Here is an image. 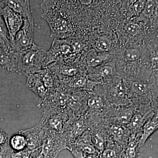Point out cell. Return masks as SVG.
<instances>
[{"mask_svg":"<svg viewBox=\"0 0 158 158\" xmlns=\"http://www.w3.org/2000/svg\"><path fill=\"white\" fill-rule=\"evenodd\" d=\"M19 52L5 50L0 49V71L9 76H15L20 74L18 62Z\"/></svg>","mask_w":158,"mask_h":158,"instance_id":"obj_19","label":"cell"},{"mask_svg":"<svg viewBox=\"0 0 158 158\" xmlns=\"http://www.w3.org/2000/svg\"><path fill=\"white\" fill-rule=\"evenodd\" d=\"M136 108V106L131 104L118 106L112 105L105 115L106 123L127 127L135 113Z\"/></svg>","mask_w":158,"mask_h":158,"instance_id":"obj_10","label":"cell"},{"mask_svg":"<svg viewBox=\"0 0 158 158\" xmlns=\"http://www.w3.org/2000/svg\"><path fill=\"white\" fill-rule=\"evenodd\" d=\"M0 13L8 30L11 44L15 35L22 27L23 18L5 5L0 9Z\"/></svg>","mask_w":158,"mask_h":158,"instance_id":"obj_17","label":"cell"},{"mask_svg":"<svg viewBox=\"0 0 158 158\" xmlns=\"http://www.w3.org/2000/svg\"><path fill=\"white\" fill-rule=\"evenodd\" d=\"M39 73L47 90V93L46 94L47 95L56 90L59 85L60 81L56 76L53 73L48 67L44 69Z\"/></svg>","mask_w":158,"mask_h":158,"instance_id":"obj_27","label":"cell"},{"mask_svg":"<svg viewBox=\"0 0 158 158\" xmlns=\"http://www.w3.org/2000/svg\"><path fill=\"white\" fill-rule=\"evenodd\" d=\"M151 106L155 113H158V83L150 84Z\"/></svg>","mask_w":158,"mask_h":158,"instance_id":"obj_33","label":"cell"},{"mask_svg":"<svg viewBox=\"0 0 158 158\" xmlns=\"http://www.w3.org/2000/svg\"><path fill=\"white\" fill-rule=\"evenodd\" d=\"M34 19H24L22 27L15 35L11 46L15 51L22 52L35 44L34 39Z\"/></svg>","mask_w":158,"mask_h":158,"instance_id":"obj_9","label":"cell"},{"mask_svg":"<svg viewBox=\"0 0 158 158\" xmlns=\"http://www.w3.org/2000/svg\"><path fill=\"white\" fill-rule=\"evenodd\" d=\"M5 158H9V156H8L6 155V157H5Z\"/></svg>","mask_w":158,"mask_h":158,"instance_id":"obj_42","label":"cell"},{"mask_svg":"<svg viewBox=\"0 0 158 158\" xmlns=\"http://www.w3.org/2000/svg\"><path fill=\"white\" fill-rule=\"evenodd\" d=\"M6 155L10 158H33L31 150L28 148L19 152H14L9 148L6 153Z\"/></svg>","mask_w":158,"mask_h":158,"instance_id":"obj_35","label":"cell"},{"mask_svg":"<svg viewBox=\"0 0 158 158\" xmlns=\"http://www.w3.org/2000/svg\"><path fill=\"white\" fill-rule=\"evenodd\" d=\"M89 93L84 90H72L70 92L65 108L69 119L85 116L87 111V102Z\"/></svg>","mask_w":158,"mask_h":158,"instance_id":"obj_8","label":"cell"},{"mask_svg":"<svg viewBox=\"0 0 158 158\" xmlns=\"http://www.w3.org/2000/svg\"><path fill=\"white\" fill-rule=\"evenodd\" d=\"M140 148L136 139L130 138L123 147L119 158H138Z\"/></svg>","mask_w":158,"mask_h":158,"instance_id":"obj_28","label":"cell"},{"mask_svg":"<svg viewBox=\"0 0 158 158\" xmlns=\"http://www.w3.org/2000/svg\"><path fill=\"white\" fill-rule=\"evenodd\" d=\"M148 53V78L150 84L158 83V37L154 34L146 40Z\"/></svg>","mask_w":158,"mask_h":158,"instance_id":"obj_16","label":"cell"},{"mask_svg":"<svg viewBox=\"0 0 158 158\" xmlns=\"http://www.w3.org/2000/svg\"><path fill=\"white\" fill-rule=\"evenodd\" d=\"M147 51V48H144L143 51L138 48H128L124 52V58L126 62L128 63H136L139 61L145 60L148 57L143 60H140Z\"/></svg>","mask_w":158,"mask_h":158,"instance_id":"obj_31","label":"cell"},{"mask_svg":"<svg viewBox=\"0 0 158 158\" xmlns=\"http://www.w3.org/2000/svg\"><path fill=\"white\" fill-rule=\"evenodd\" d=\"M2 146H0V150L1 149V148H2Z\"/></svg>","mask_w":158,"mask_h":158,"instance_id":"obj_43","label":"cell"},{"mask_svg":"<svg viewBox=\"0 0 158 158\" xmlns=\"http://www.w3.org/2000/svg\"><path fill=\"white\" fill-rule=\"evenodd\" d=\"M0 49L5 50H13L11 46V41H10L8 30L1 15V13H0Z\"/></svg>","mask_w":158,"mask_h":158,"instance_id":"obj_30","label":"cell"},{"mask_svg":"<svg viewBox=\"0 0 158 158\" xmlns=\"http://www.w3.org/2000/svg\"><path fill=\"white\" fill-rule=\"evenodd\" d=\"M105 126L110 140L115 144L123 147L129 141L131 134L127 127L108 124Z\"/></svg>","mask_w":158,"mask_h":158,"instance_id":"obj_21","label":"cell"},{"mask_svg":"<svg viewBox=\"0 0 158 158\" xmlns=\"http://www.w3.org/2000/svg\"><path fill=\"white\" fill-rule=\"evenodd\" d=\"M122 148L117 145L106 148L102 153L101 158H119Z\"/></svg>","mask_w":158,"mask_h":158,"instance_id":"obj_32","label":"cell"},{"mask_svg":"<svg viewBox=\"0 0 158 158\" xmlns=\"http://www.w3.org/2000/svg\"><path fill=\"white\" fill-rule=\"evenodd\" d=\"M118 0H43V9H52L59 11L63 17L73 23L90 17L99 10H105Z\"/></svg>","mask_w":158,"mask_h":158,"instance_id":"obj_1","label":"cell"},{"mask_svg":"<svg viewBox=\"0 0 158 158\" xmlns=\"http://www.w3.org/2000/svg\"><path fill=\"white\" fill-rule=\"evenodd\" d=\"M156 35L158 37V27L155 33Z\"/></svg>","mask_w":158,"mask_h":158,"instance_id":"obj_41","label":"cell"},{"mask_svg":"<svg viewBox=\"0 0 158 158\" xmlns=\"http://www.w3.org/2000/svg\"><path fill=\"white\" fill-rule=\"evenodd\" d=\"M41 17L46 21L51 30V37L54 39H70L74 34L73 24L60 13L52 9H43Z\"/></svg>","mask_w":158,"mask_h":158,"instance_id":"obj_3","label":"cell"},{"mask_svg":"<svg viewBox=\"0 0 158 158\" xmlns=\"http://www.w3.org/2000/svg\"><path fill=\"white\" fill-rule=\"evenodd\" d=\"M111 58L110 54L108 53L98 54L95 51H89L85 55L84 60L87 69L95 67L96 66L106 63Z\"/></svg>","mask_w":158,"mask_h":158,"instance_id":"obj_26","label":"cell"},{"mask_svg":"<svg viewBox=\"0 0 158 158\" xmlns=\"http://www.w3.org/2000/svg\"><path fill=\"white\" fill-rule=\"evenodd\" d=\"M8 144L9 148L14 152H19L27 148L25 137L19 132L9 137Z\"/></svg>","mask_w":158,"mask_h":158,"instance_id":"obj_29","label":"cell"},{"mask_svg":"<svg viewBox=\"0 0 158 158\" xmlns=\"http://www.w3.org/2000/svg\"><path fill=\"white\" fill-rule=\"evenodd\" d=\"M26 86L41 100L44 98L47 93V90L39 72L27 77Z\"/></svg>","mask_w":158,"mask_h":158,"instance_id":"obj_23","label":"cell"},{"mask_svg":"<svg viewBox=\"0 0 158 158\" xmlns=\"http://www.w3.org/2000/svg\"><path fill=\"white\" fill-rule=\"evenodd\" d=\"M102 153L98 152L90 154L84 155L78 158H101Z\"/></svg>","mask_w":158,"mask_h":158,"instance_id":"obj_39","label":"cell"},{"mask_svg":"<svg viewBox=\"0 0 158 158\" xmlns=\"http://www.w3.org/2000/svg\"><path fill=\"white\" fill-rule=\"evenodd\" d=\"M124 78L131 104L136 107L151 105L150 84L138 78Z\"/></svg>","mask_w":158,"mask_h":158,"instance_id":"obj_5","label":"cell"},{"mask_svg":"<svg viewBox=\"0 0 158 158\" xmlns=\"http://www.w3.org/2000/svg\"><path fill=\"white\" fill-rule=\"evenodd\" d=\"M49 65L48 51L34 44L31 48L19 52L18 66L20 74L26 77L38 73Z\"/></svg>","mask_w":158,"mask_h":158,"instance_id":"obj_2","label":"cell"},{"mask_svg":"<svg viewBox=\"0 0 158 158\" xmlns=\"http://www.w3.org/2000/svg\"></svg>","mask_w":158,"mask_h":158,"instance_id":"obj_44","label":"cell"},{"mask_svg":"<svg viewBox=\"0 0 158 158\" xmlns=\"http://www.w3.org/2000/svg\"><path fill=\"white\" fill-rule=\"evenodd\" d=\"M86 113L105 115L112 106L105 97L101 84L98 85L92 92H89Z\"/></svg>","mask_w":158,"mask_h":158,"instance_id":"obj_15","label":"cell"},{"mask_svg":"<svg viewBox=\"0 0 158 158\" xmlns=\"http://www.w3.org/2000/svg\"><path fill=\"white\" fill-rule=\"evenodd\" d=\"M155 114L151 105H143L136 107L129 123L127 125L131 132V138H133L141 132L146 122Z\"/></svg>","mask_w":158,"mask_h":158,"instance_id":"obj_14","label":"cell"},{"mask_svg":"<svg viewBox=\"0 0 158 158\" xmlns=\"http://www.w3.org/2000/svg\"><path fill=\"white\" fill-rule=\"evenodd\" d=\"M101 85L105 97L111 105L118 106L130 104L124 77L117 74Z\"/></svg>","mask_w":158,"mask_h":158,"instance_id":"obj_4","label":"cell"},{"mask_svg":"<svg viewBox=\"0 0 158 158\" xmlns=\"http://www.w3.org/2000/svg\"><path fill=\"white\" fill-rule=\"evenodd\" d=\"M48 54L49 65L56 62L70 65L77 62L71 45V39H54Z\"/></svg>","mask_w":158,"mask_h":158,"instance_id":"obj_6","label":"cell"},{"mask_svg":"<svg viewBox=\"0 0 158 158\" xmlns=\"http://www.w3.org/2000/svg\"><path fill=\"white\" fill-rule=\"evenodd\" d=\"M87 130L88 127L84 116L69 118L64 125L62 133L67 149L70 150L77 139Z\"/></svg>","mask_w":158,"mask_h":158,"instance_id":"obj_11","label":"cell"},{"mask_svg":"<svg viewBox=\"0 0 158 158\" xmlns=\"http://www.w3.org/2000/svg\"><path fill=\"white\" fill-rule=\"evenodd\" d=\"M64 149L67 148L63 134L47 130L38 158H56Z\"/></svg>","mask_w":158,"mask_h":158,"instance_id":"obj_7","label":"cell"},{"mask_svg":"<svg viewBox=\"0 0 158 158\" xmlns=\"http://www.w3.org/2000/svg\"><path fill=\"white\" fill-rule=\"evenodd\" d=\"M68 119L65 110L46 109L42 110V117L39 123L46 130L62 133L64 125Z\"/></svg>","mask_w":158,"mask_h":158,"instance_id":"obj_12","label":"cell"},{"mask_svg":"<svg viewBox=\"0 0 158 158\" xmlns=\"http://www.w3.org/2000/svg\"><path fill=\"white\" fill-rule=\"evenodd\" d=\"M9 148L8 142L5 145H3L1 149L0 150V158H5L6 157V153Z\"/></svg>","mask_w":158,"mask_h":158,"instance_id":"obj_38","label":"cell"},{"mask_svg":"<svg viewBox=\"0 0 158 158\" xmlns=\"http://www.w3.org/2000/svg\"><path fill=\"white\" fill-rule=\"evenodd\" d=\"M118 74L114 62H106L104 64L87 69L86 75L88 78L103 84L113 78Z\"/></svg>","mask_w":158,"mask_h":158,"instance_id":"obj_18","label":"cell"},{"mask_svg":"<svg viewBox=\"0 0 158 158\" xmlns=\"http://www.w3.org/2000/svg\"><path fill=\"white\" fill-rule=\"evenodd\" d=\"M4 4L22 15L24 19H34L30 0H4Z\"/></svg>","mask_w":158,"mask_h":158,"instance_id":"obj_24","label":"cell"},{"mask_svg":"<svg viewBox=\"0 0 158 158\" xmlns=\"http://www.w3.org/2000/svg\"><path fill=\"white\" fill-rule=\"evenodd\" d=\"M9 136L2 129H0V146H3L8 142Z\"/></svg>","mask_w":158,"mask_h":158,"instance_id":"obj_37","label":"cell"},{"mask_svg":"<svg viewBox=\"0 0 158 158\" xmlns=\"http://www.w3.org/2000/svg\"><path fill=\"white\" fill-rule=\"evenodd\" d=\"M4 0H0V8L4 6Z\"/></svg>","mask_w":158,"mask_h":158,"instance_id":"obj_40","label":"cell"},{"mask_svg":"<svg viewBox=\"0 0 158 158\" xmlns=\"http://www.w3.org/2000/svg\"><path fill=\"white\" fill-rule=\"evenodd\" d=\"M95 46L99 50L107 52L110 50L112 46V41L108 37L102 36L96 40Z\"/></svg>","mask_w":158,"mask_h":158,"instance_id":"obj_34","label":"cell"},{"mask_svg":"<svg viewBox=\"0 0 158 158\" xmlns=\"http://www.w3.org/2000/svg\"><path fill=\"white\" fill-rule=\"evenodd\" d=\"M48 67L56 76L59 81L63 83H66L77 77L86 74L87 70L86 67L70 65L61 62H53Z\"/></svg>","mask_w":158,"mask_h":158,"instance_id":"obj_13","label":"cell"},{"mask_svg":"<svg viewBox=\"0 0 158 158\" xmlns=\"http://www.w3.org/2000/svg\"><path fill=\"white\" fill-rule=\"evenodd\" d=\"M125 30L128 34L134 37L141 33V27L137 23L130 22L125 26Z\"/></svg>","mask_w":158,"mask_h":158,"instance_id":"obj_36","label":"cell"},{"mask_svg":"<svg viewBox=\"0 0 158 158\" xmlns=\"http://www.w3.org/2000/svg\"><path fill=\"white\" fill-rule=\"evenodd\" d=\"M63 83L71 90H84L89 92H92L98 85L102 84L101 82L90 80L86 74Z\"/></svg>","mask_w":158,"mask_h":158,"instance_id":"obj_22","label":"cell"},{"mask_svg":"<svg viewBox=\"0 0 158 158\" xmlns=\"http://www.w3.org/2000/svg\"><path fill=\"white\" fill-rule=\"evenodd\" d=\"M158 130V113H155L154 116L145 123L142 128L141 138L138 142L139 147H142L149 137Z\"/></svg>","mask_w":158,"mask_h":158,"instance_id":"obj_25","label":"cell"},{"mask_svg":"<svg viewBox=\"0 0 158 158\" xmlns=\"http://www.w3.org/2000/svg\"><path fill=\"white\" fill-rule=\"evenodd\" d=\"M47 131V130L39 123L34 127L20 130L19 132L25 137L27 148L30 150H33L41 147Z\"/></svg>","mask_w":158,"mask_h":158,"instance_id":"obj_20","label":"cell"}]
</instances>
